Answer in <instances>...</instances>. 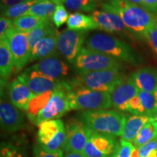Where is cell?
Wrapping results in <instances>:
<instances>
[{"label":"cell","mask_w":157,"mask_h":157,"mask_svg":"<svg viewBox=\"0 0 157 157\" xmlns=\"http://www.w3.org/2000/svg\"><path fill=\"white\" fill-rule=\"evenodd\" d=\"M101 7L119 15L134 36L144 39L146 31L155 23L156 15L129 0H106Z\"/></svg>","instance_id":"cell-1"},{"label":"cell","mask_w":157,"mask_h":157,"mask_svg":"<svg viewBox=\"0 0 157 157\" xmlns=\"http://www.w3.org/2000/svg\"><path fill=\"white\" fill-rule=\"evenodd\" d=\"M86 48L106 54L117 60L139 66L142 58L133 49L123 40L105 33H96L88 37Z\"/></svg>","instance_id":"cell-2"},{"label":"cell","mask_w":157,"mask_h":157,"mask_svg":"<svg viewBox=\"0 0 157 157\" xmlns=\"http://www.w3.org/2000/svg\"><path fill=\"white\" fill-rule=\"evenodd\" d=\"M79 120L93 131V132L121 136L127 117L119 111L111 110L85 111L79 113Z\"/></svg>","instance_id":"cell-3"},{"label":"cell","mask_w":157,"mask_h":157,"mask_svg":"<svg viewBox=\"0 0 157 157\" xmlns=\"http://www.w3.org/2000/svg\"><path fill=\"white\" fill-rule=\"evenodd\" d=\"M125 78L121 70L108 69L78 74L66 82L70 90L84 87L111 94Z\"/></svg>","instance_id":"cell-4"},{"label":"cell","mask_w":157,"mask_h":157,"mask_svg":"<svg viewBox=\"0 0 157 157\" xmlns=\"http://www.w3.org/2000/svg\"><path fill=\"white\" fill-rule=\"evenodd\" d=\"M70 110L98 111L112 106L111 94L79 87L70 90L68 93Z\"/></svg>","instance_id":"cell-5"},{"label":"cell","mask_w":157,"mask_h":157,"mask_svg":"<svg viewBox=\"0 0 157 157\" xmlns=\"http://www.w3.org/2000/svg\"><path fill=\"white\" fill-rule=\"evenodd\" d=\"M78 74L108 69L121 70L122 65L117 59L85 47L82 48L74 63Z\"/></svg>","instance_id":"cell-6"},{"label":"cell","mask_w":157,"mask_h":157,"mask_svg":"<svg viewBox=\"0 0 157 157\" xmlns=\"http://www.w3.org/2000/svg\"><path fill=\"white\" fill-rule=\"evenodd\" d=\"M70 91L66 81H62L60 86L52 92L48 105L37 116L35 124L39 125L43 121L58 119L70 111L68 93Z\"/></svg>","instance_id":"cell-7"},{"label":"cell","mask_w":157,"mask_h":157,"mask_svg":"<svg viewBox=\"0 0 157 157\" xmlns=\"http://www.w3.org/2000/svg\"><path fill=\"white\" fill-rule=\"evenodd\" d=\"M13 55L15 72L18 73L31 59V50L28 39V32L17 30L13 27L6 33Z\"/></svg>","instance_id":"cell-8"},{"label":"cell","mask_w":157,"mask_h":157,"mask_svg":"<svg viewBox=\"0 0 157 157\" xmlns=\"http://www.w3.org/2000/svg\"><path fill=\"white\" fill-rule=\"evenodd\" d=\"M66 139L63 151L68 152H84L93 131L79 119H71L66 126Z\"/></svg>","instance_id":"cell-9"},{"label":"cell","mask_w":157,"mask_h":157,"mask_svg":"<svg viewBox=\"0 0 157 157\" xmlns=\"http://www.w3.org/2000/svg\"><path fill=\"white\" fill-rule=\"evenodd\" d=\"M85 31L65 29L58 34V49L66 60L74 63L82 48Z\"/></svg>","instance_id":"cell-10"},{"label":"cell","mask_w":157,"mask_h":157,"mask_svg":"<svg viewBox=\"0 0 157 157\" xmlns=\"http://www.w3.org/2000/svg\"><path fill=\"white\" fill-rule=\"evenodd\" d=\"M17 78L26 84L34 95L54 91L62 82L48 77L32 66L22 72L17 76Z\"/></svg>","instance_id":"cell-11"},{"label":"cell","mask_w":157,"mask_h":157,"mask_svg":"<svg viewBox=\"0 0 157 157\" xmlns=\"http://www.w3.org/2000/svg\"><path fill=\"white\" fill-rule=\"evenodd\" d=\"M119 145L114 137L93 132L84 153L87 157H112Z\"/></svg>","instance_id":"cell-12"},{"label":"cell","mask_w":157,"mask_h":157,"mask_svg":"<svg viewBox=\"0 0 157 157\" xmlns=\"http://www.w3.org/2000/svg\"><path fill=\"white\" fill-rule=\"evenodd\" d=\"M98 29L104 31L120 34L125 36H133L134 35L127 29L122 19L112 12L104 10H95L92 14Z\"/></svg>","instance_id":"cell-13"},{"label":"cell","mask_w":157,"mask_h":157,"mask_svg":"<svg viewBox=\"0 0 157 157\" xmlns=\"http://www.w3.org/2000/svg\"><path fill=\"white\" fill-rule=\"evenodd\" d=\"M0 119L2 127L10 132L18 130L25 124V117L22 111L11 101L2 97L0 103Z\"/></svg>","instance_id":"cell-14"},{"label":"cell","mask_w":157,"mask_h":157,"mask_svg":"<svg viewBox=\"0 0 157 157\" xmlns=\"http://www.w3.org/2000/svg\"><path fill=\"white\" fill-rule=\"evenodd\" d=\"M139 89L132 76H127L111 93L112 106L121 111H127V103L133 97L138 95Z\"/></svg>","instance_id":"cell-15"},{"label":"cell","mask_w":157,"mask_h":157,"mask_svg":"<svg viewBox=\"0 0 157 157\" xmlns=\"http://www.w3.org/2000/svg\"><path fill=\"white\" fill-rule=\"evenodd\" d=\"M32 67L56 80H59L67 76L69 72L68 65L56 56L42 59L32 66Z\"/></svg>","instance_id":"cell-16"},{"label":"cell","mask_w":157,"mask_h":157,"mask_svg":"<svg viewBox=\"0 0 157 157\" xmlns=\"http://www.w3.org/2000/svg\"><path fill=\"white\" fill-rule=\"evenodd\" d=\"M9 96L13 105L20 109L26 111L29 101L34 95L25 83L19 78H15L10 84Z\"/></svg>","instance_id":"cell-17"},{"label":"cell","mask_w":157,"mask_h":157,"mask_svg":"<svg viewBox=\"0 0 157 157\" xmlns=\"http://www.w3.org/2000/svg\"><path fill=\"white\" fill-rule=\"evenodd\" d=\"M58 36L57 32L37 42L31 50L30 61L40 60L58 55Z\"/></svg>","instance_id":"cell-18"},{"label":"cell","mask_w":157,"mask_h":157,"mask_svg":"<svg viewBox=\"0 0 157 157\" xmlns=\"http://www.w3.org/2000/svg\"><path fill=\"white\" fill-rule=\"evenodd\" d=\"M135 84L140 90L154 93L157 87V70L152 67L137 69L132 74Z\"/></svg>","instance_id":"cell-19"},{"label":"cell","mask_w":157,"mask_h":157,"mask_svg":"<svg viewBox=\"0 0 157 157\" xmlns=\"http://www.w3.org/2000/svg\"><path fill=\"white\" fill-rule=\"evenodd\" d=\"M14 68L13 55L11 53L7 37L0 39V75L1 82L5 84L6 80L11 75Z\"/></svg>","instance_id":"cell-20"},{"label":"cell","mask_w":157,"mask_h":157,"mask_svg":"<svg viewBox=\"0 0 157 157\" xmlns=\"http://www.w3.org/2000/svg\"><path fill=\"white\" fill-rule=\"evenodd\" d=\"M38 127L37 139L39 146H42L54 139L59 131L64 128L65 125L62 120L58 119L43 121Z\"/></svg>","instance_id":"cell-21"},{"label":"cell","mask_w":157,"mask_h":157,"mask_svg":"<svg viewBox=\"0 0 157 157\" xmlns=\"http://www.w3.org/2000/svg\"><path fill=\"white\" fill-rule=\"evenodd\" d=\"M150 119L151 117L146 115H133L127 118L121 140L129 143L134 141L141 128Z\"/></svg>","instance_id":"cell-22"},{"label":"cell","mask_w":157,"mask_h":157,"mask_svg":"<svg viewBox=\"0 0 157 157\" xmlns=\"http://www.w3.org/2000/svg\"><path fill=\"white\" fill-rule=\"evenodd\" d=\"M66 23L68 29L73 31H85L98 29L93 16L80 13L71 14Z\"/></svg>","instance_id":"cell-23"},{"label":"cell","mask_w":157,"mask_h":157,"mask_svg":"<svg viewBox=\"0 0 157 157\" xmlns=\"http://www.w3.org/2000/svg\"><path fill=\"white\" fill-rule=\"evenodd\" d=\"M52 92L49 91L39 95H36L31 98L28 104V107L26 109V114L29 119L31 122L35 123L37 116L41 112V111L48 105L50 101Z\"/></svg>","instance_id":"cell-24"},{"label":"cell","mask_w":157,"mask_h":157,"mask_svg":"<svg viewBox=\"0 0 157 157\" xmlns=\"http://www.w3.org/2000/svg\"><path fill=\"white\" fill-rule=\"evenodd\" d=\"M57 32L58 31L56 29V26H54L51 22V18L46 20L42 24L32 29L28 32V39L31 50L35 46V44L40 40H42V39L50 36L51 34H56Z\"/></svg>","instance_id":"cell-25"},{"label":"cell","mask_w":157,"mask_h":157,"mask_svg":"<svg viewBox=\"0 0 157 157\" xmlns=\"http://www.w3.org/2000/svg\"><path fill=\"white\" fill-rule=\"evenodd\" d=\"M157 136V120L154 118H151L150 120L144 124L137 136L133 143L135 148H138L145 143L151 140Z\"/></svg>","instance_id":"cell-26"},{"label":"cell","mask_w":157,"mask_h":157,"mask_svg":"<svg viewBox=\"0 0 157 157\" xmlns=\"http://www.w3.org/2000/svg\"><path fill=\"white\" fill-rule=\"evenodd\" d=\"M56 4L52 0H36L25 15H31L39 17L51 18L56 11Z\"/></svg>","instance_id":"cell-27"},{"label":"cell","mask_w":157,"mask_h":157,"mask_svg":"<svg viewBox=\"0 0 157 157\" xmlns=\"http://www.w3.org/2000/svg\"><path fill=\"white\" fill-rule=\"evenodd\" d=\"M48 19L46 17H39L34 15H23L13 20V27L17 30L29 32Z\"/></svg>","instance_id":"cell-28"},{"label":"cell","mask_w":157,"mask_h":157,"mask_svg":"<svg viewBox=\"0 0 157 157\" xmlns=\"http://www.w3.org/2000/svg\"><path fill=\"white\" fill-rule=\"evenodd\" d=\"M138 96L144 109V115L155 118L154 116H156L157 113V106L154 93L139 90Z\"/></svg>","instance_id":"cell-29"},{"label":"cell","mask_w":157,"mask_h":157,"mask_svg":"<svg viewBox=\"0 0 157 157\" xmlns=\"http://www.w3.org/2000/svg\"><path fill=\"white\" fill-rule=\"evenodd\" d=\"M36 0H33L31 2H26L17 4V5H13L11 7H7V8L1 10L2 16L10 19H15L22 15L26 14V13L29 10L30 7L36 2Z\"/></svg>","instance_id":"cell-30"},{"label":"cell","mask_w":157,"mask_h":157,"mask_svg":"<svg viewBox=\"0 0 157 157\" xmlns=\"http://www.w3.org/2000/svg\"><path fill=\"white\" fill-rule=\"evenodd\" d=\"M65 7L70 11H82L90 13L96 10V2L93 0H66Z\"/></svg>","instance_id":"cell-31"},{"label":"cell","mask_w":157,"mask_h":157,"mask_svg":"<svg viewBox=\"0 0 157 157\" xmlns=\"http://www.w3.org/2000/svg\"><path fill=\"white\" fill-rule=\"evenodd\" d=\"M69 15L63 5H57L56 11L52 16V23L56 28H60L61 25L67 22Z\"/></svg>","instance_id":"cell-32"},{"label":"cell","mask_w":157,"mask_h":157,"mask_svg":"<svg viewBox=\"0 0 157 157\" xmlns=\"http://www.w3.org/2000/svg\"><path fill=\"white\" fill-rule=\"evenodd\" d=\"M135 148V147L131 143L121 140L120 144L119 145L112 157H131L132 151Z\"/></svg>","instance_id":"cell-33"},{"label":"cell","mask_w":157,"mask_h":157,"mask_svg":"<svg viewBox=\"0 0 157 157\" xmlns=\"http://www.w3.org/2000/svg\"><path fill=\"white\" fill-rule=\"evenodd\" d=\"M144 39L148 42L150 48L157 56V26L155 23L146 31Z\"/></svg>","instance_id":"cell-34"},{"label":"cell","mask_w":157,"mask_h":157,"mask_svg":"<svg viewBox=\"0 0 157 157\" xmlns=\"http://www.w3.org/2000/svg\"><path fill=\"white\" fill-rule=\"evenodd\" d=\"M127 111L135 115H144V109L138 95L130 99L127 103Z\"/></svg>","instance_id":"cell-35"},{"label":"cell","mask_w":157,"mask_h":157,"mask_svg":"<svg viewBox=\"0 0 157 157\" xmlns=\"http://www.w3.org/2000/svg\"><path fill=\"white\" fill-rule=\"evenodd\" d=\"M140 157H148L153 151H157V136L137 148Z\"/></svg>","instance_id":"cell-36"},{"label":"cell","mask_w":157,"mask_h":157,"mask_svg":"<svg viewBox=\"0 0 157 157\" xmlns=\"http://www.w3.org/2000/svg\"><path fill=\"white\" fill-rule=\"evenodd\" d=\"M63 151L60 150L55 154H50L44 151L39 145H35L34 147V157H63Z\"/></svg>","instance_id":"cell-37"},{"label":"cell","mask_w":157,"mask_h":157,"mask_svg":"<svg viewBox=\"0 0 157 157\" xmlns=\"http://www.w3.org/2000/svg\"><path fill=\"white\" fill-rule=\"evenodd\" d=\"M13 28V21L4 16L0 18V36L2 38L10 29Z\"/></svg>","instance_id":"cell-38"},{"label":"cell","mask_w":157,"mask_h":157,"mask_svg":"<svg viewBox=\"0 0 157 157\" xmlns=\"http://www.w3.org/2000/svg\"><path fill=\"white\" fill-rule=\"evenodd\" d=\"M1 157H23L21 153L17 151L14 147L9 145L2 146Z\"/></svg>","instance_id":"cell-39"},{"label":"cell","mask_w":157,"mask_h":157,"mask_svg":"<svg viewBox=\"0 0 157 157\" xmlns=\"http://www.w3.org/2000/svg\"><path fill=\"white\" fill-rule=\"evenodd\" d=\"M143 7L157 16V0H143Z\"/></svg>","instance_id":"cell-40"},{"label":"cell","mask_w":157,"mask_h":157,"mask_svg":"<svg viewBox=\"0 0 157 157\" xmlns=\"http://www.w3.org/2000/svg\"><path fill=\"white\" fill-rule=\"evenodd\" d=\"M31 1H33V0H1V10L11 7V6L17 5V4Z\"/></svg>","instance_id":"cell-41"},{"label":"cell","mask_w":157,"mask_h":157,"mask_svg":"<svg viewBox=\"0 0 157 157\" xmlns=\"http://www.w3.org/2000/svg\"><path fill=\"white\" fill-rule=\"evenodd\" d=\"M63 157H87L84 152H68Z\"/></svg>","instance_id":"cell-42"},{"label":"cell","mask_w":157,"mask_h":157,"mask_svg":"<svg viewBox=\"0 0 157 157\" xmlns=\"http://www.w3.org/2000/svg\"><path fill=\"white\" fill-rule=\"evenodd\" d=\"M129 1L135 4V5H140V6H141V7H143V0H129Z\"/></svg>","instance_id":"cell-43"},{"label":"cell","mask_w":157,"mask_h":157,"mask_svg":"<svg viewBox=\"0 0 157 157\" xmlns=\"http://www.w3.org/2000/svg\"><path fill=\"white\" fill-rule=\"evenodd\" d=\"M52 1L54 3L57 4L58 5H63V4H64L66 0H52Z\"/></svg>","instance_id":"cell-44"},{"label":"cell","mask_w":157,"mask_h":157,"mask_svg":"<svg viewBox=\"0 0 157 157\" xmlns=\"http://www.w3.org/2000/svg\"><path fill=\"white\" fill-rule=\"evenodd\" d=\"M148 157H157V151H153L149 154Z\"/></svg>","instance_id":"cell-45"},{"label":"cell","mask_w":157,"mask_h":157,"mask_svg":"<svg viewBox=\"0 0 157 157\" xmlns=\"http://www.w3.org/2000/svg\"><path fill=\"white\" fill-rule=\"evenodd\" d=\"M154 95H155V98H156V106H157V87H156V91H155L154 93Z\"/></svg>","instance_id":"cell-46"},{"label":"cell","mask_w":157,"mask_h":157,"mask_svg":"<svg viewBox=\"0 0 157 157\" xmlns=\"http://www.w3.org/2000/svg\"><path fill=\"white\" fill-rule=\"evenodd\" d=\"M155 24H156V25L157 26V16L156 17V18H155Z\"/></svg>","instance_id":"cell-47"},{"label":"cell","mask_w":157,"mask_h":157,"mask_svg":"<svg viewBox=\"0 0 157 157\" xmlns=\"http://www.w3.org/2000/svg\"><path fill=\"white\" fill-rule=\"evenodd\" d=\"M93 1H95V2H99V1H101V0H93Z\"/></svg>","instance_id":"cell-48"},{"label":"cell","mask_w":157,"mask_h":157,"mask_svg":"<svg viewBox=\"0 0 157 157\" xmlns=\"http://www.w3.org/2000/svg\"><path fill=\"white\" fill-rule=\"evenodd\" d=\"M154 119H156V120H157V113H156V117H155V118H154Z\"/></svg>","instance_id":"cell-49"}]
</instances>
